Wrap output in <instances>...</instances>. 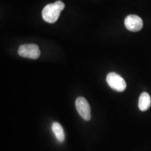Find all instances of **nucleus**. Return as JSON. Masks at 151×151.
<instances>
[{
  "instance_id": "obj_5",
  "label": "nucleus",
  "mask_w": 151,
  "mask_h": 151,
  "mask_svg": "<svg viewBox=\"0 0 151 151\" xmlns=\"http://www.w3.org/2000/svg\"><path fill=\"white\" fill-rule=\"evenodd\" d=\"M124 26L131 32H139L142 29L143 22L140 17L136 15H129L124 19Z\"/></svg>"
},
{
  "instance_id": "obj_4",
  "label": "nucleus",
  "mask_w": 151,
  "mask_h": 151,
  "mask_svg": "<svg viewBox=\"0 0 151 151\" xmlns=\"http://www.w3.org/2000/svg\"><path fill=\"white\" fill-rule=\"evenodd\" d=\"M76 108L79 115L85 120L88 121L91 119V109L88 101L84 97H79L76 100Z\"/></svg>"
},
{
  "instance_id": "obj_1",
  "label": "nucleus",
  "mask_w": 151,
  "mask_h": 151,
  "mask_svg": "<svg viewBox=\"0 0 151 151\" xmlns=\"http://www.w3.org/2000/svg\"><path fill=\"white\" fill-rule=\"evenodd\" d=\"M65 5L62 1H57L55 3L49 4L42 11V18L44 21L48 23H54L59 18L60 13L65 9Z\"/></svg>"
},
{
  "instance_id": "obj_7",
  "label": "nucleus",
  "mask_w": 151,
  "mask_h": 151,
  "mask_svg": "<svg viewBox=\"0 0 151 151\" xmlns=\"http://www.w3.org/2000/svg\"><path fill=\"white\" fill-rule=\"evenodd\" d=\"M52 130L59 142L62 143L65 141V132H64L63 128H62L61 124L56 122H53L52 124Z\"/></svg>"
},
{
  "instance_id": "obj_6",
  "label": "nucleus",
  "mask_w": 151,
  "mask_h": 151,
  "mask_svg": "<svg viewBox=\"0 0 151 151\" xmlns=\"http://www.w3.org/2000/svg\"><path fill=\"white\" fill-rule=\"evenodd\" d=\"M151 105V98L147 92L141 94L139 99V108L141 111H146L150 109Z\"/></svg>"
},
{
  "instance_id": "obj_2",
  "label": "nucleus",
  "mask_w": 151,
  "mask_h": 151,
  "mask_svg": "<svg viewBox=\"0 0 151 151\" xmlns=\"http://www.w3.org/2000/svg\"><path fill=\"white\" fill-rule=\"evenodd\" d=\"M106 82L113 90L118 92H123L127 88L124 78L115 72H111L107 75Z\"/></svg>"
},
{
  "instance_id": "obj_3",
  "label": "nucleus",
  "mask_w": 151,
  "mask_h": 151,
  "mask_svg": "<svg viewBox=\"0 0 151 151\" xmlns=\"http://www.w3.org/2000/svg\"><path fill=\"white\" fill-rule=\"evenodd\" d=\"M40 50L36 44H23L18 48V55L22 58L36 60L40 56Z\"/></svg>"
}]
</instances>
